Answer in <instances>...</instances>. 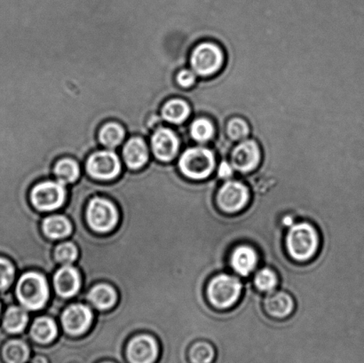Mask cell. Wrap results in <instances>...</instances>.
I'll return each instance as SVG.
<instances>
[{
  "label": "cell",
  "mask_w": 364,
  "mask_h": 363,
  "mask_svg": "<svg viewBox=\"0 0 364 363\" xmlns=\"http://www.w3.org/2000/svg\"><path fill=\"white\" fill-rule=\"evenodd\" d=\"M176 179L172 166L156 161L140 172L127 170L117 180L85 177L89 197L109 198L122 213L116 232L105 237L89 230L85 192L76 185L78 191L74 187L70 193L65 212L73 224L70 239L80 250L77 300H85L97 282L112 283L119 294L115 307L99 311L95 326L83 336L95 350L124 357L127 340L140 332L158 337L165 350L178 330L185 329Z\"/></svg>",
  "instance_id": "1"
},
{
  "label": "cell",
  "mask_w": 364,
  "mask_h": 363,
  "mask_svg": "<svg viewBox=\"0 0 364 363\" xmlns=\"http://www.w3.org/2000/svg\"><path fill=\"white\" fill-rule=\"evenodd\" d=\"M320 244L318 231L306 222L294 223L289 227L285 236L287 254L297 262H306L315 257Z\"/></svg>",
  "instance_id": "2"
},
{
  "label": "cell",
  "mask_w": 364,
  "mask_h": 363,
  "mask_svg": "<svg viewBox=\"0 0 364 363\" xmlns=\"http://www.w3.org/2000/svg\"><path fill=\"white\" fill-rule=\"evenodd\" d=\"M16 296L24 308L38 311L46 307L50 298L48 279L37 271L25 272L16 286Z\"/></svg>",
  "instance_id": "3"
},
{
  "label": "cell",
  "mask_w": 364,
  "mask_h": 363,
  "mask_svg": "<svg viewBox=\"0 0 364 363\" xmlns=\"http://www.w3.org/2000/svg\"><path fill=\"white\" fill-rule=\"evenodd\" d=\"M85 219L89 229L96 234H109L119 225V209L110 199L95 195L85 206Z\"/></svg>",
  "instance_id": "4"
},
{
  "label": "cell",
  "mask_w": 364,
  "mask_h": 363,
  "mask_svg": "<svg viewBox=\"0 0 364 363\" xmlns=\"http://www.w3.org/2000/svg\"><path fill=\"white\" fill-rule=\"evenodd\" d=\"M242 293L241 280L226 273L213 276L206 286L207 300L213 308L220 310L234 307L240 300Z\"/></svg>",
  "instance_id": "5"
},
{
  "label": "cell",
  "mask_w": 364,
  "mask_h": 363,
  "mask_svg": "<svg viewBox=\"0 0 364 363\" xmlns=\"http://www.w3.org/2000/svg\"><path fill=\"white\" fill-rule=\"evenodd\" d=\"M215 167L213 153L205 148L187 149L179 159V169L182 175L193 180H202L213 173Z\"/></svg>",
  "instance_id": "6"
},
{
  "label": "cell",
  "mask_w": 364,
  "mask_h": 363,
  "mask_svg": "<svg viewBox=\"0 0 364 363\" xmlns=\"http://www.w3.org/2000/svg\"><path fill=\"white\" fill-rule=\"evenodd\" d=\"M85 168L92 179L101 181L117 180L122 173L119 156L112 149L92 152L87 156Z\"/></svg>",
  "instance_id": "7"
},
{
  "label": "cell",
  "mask_w": 364,
  "mask_h": 363,
  "mask_svg": "<svg viewBox=\"0 0 364 363\" xmlns=\"http://www.w3.org/2000/svg\"><path fill=\"white\" fill-rule=\"evenodd\" d=\"M65 185L58 180H44L31 188L30 198L38 211L52 212L62 208L65 204Z\"/></svg>",
  "instance_id": "8"
},
{
  "label": "cell",
  "mask_w": 364,
  "mask_h": 363,
  "mask_svg": "<svg viewBox=\"0 0 364 363\" xmlns=\"http://www.w3.org/2000/svg\"><path fill=\"white\" fill-rule=\"evenodd\" d=\"M251 194L247 186L237 180H228L216 195L218 208L226 215H237L247 207Z\"/></svg>",
  "instance_id": "9"
},
{
  "label": "cell",
  "mask_w": 364,
  "mask_h": 363,
  "mask_svg": "<svg viewBox=\"0 0 364 363\" xmlns=\"http://www.w3.org/2000/svg\"><path fill=\"white\" fill-rule=\"evenodd\" d=\"M94 313L87 305L74 303L64 309L60 315L63 330L67 335L80 337L85 335L91 328Z\"/></svg>",
  "instance_id": "10"
},
{
  "label": "cell",
  "mask_w": 364,
  "mask_h": 363,
  "mask_svg": "<svg viewBox=\"0 0 364 363\" xmlns=\"http://www.w3.org/2000/svg\"><path fill=\"white\" fill-rule=\"evenodd\" d=\"M191 63L196 74L203 77L210 76L223 66V53L217 45L202 43L193 51Z\"/></svg>",
  "instance_id": "11"
},
{
  "label": "cell",
  "mask_w": 364,
  "mask_h": 363,
  "mask_svg": "<svg viewBox=\"0 0 364 363\" xmlns=\"http://www.w3.org/2000/svg\"><path fill=\"white\" fill-rule=\"evenodd\" d=\"M124 353L129 363H155L160 354L159 341L151 334H136L127 343Z\"/></svg>",
  "instance_id": "12"
},
{
  "label": "cell",
  "mask_w": 364,
  "mask_h": 363,
  "mask_svg": "<svg viewBox=\"0 0 364 363\" xmlns=\"http://www.w3.org/2000/svg\"><path fill=\"white\" fill-rule=\"evenodd\" d=\"M153 155L158 161L169 163L176 158L180 148L177 134L167 127H160L151 137Z\"/></svg>",
  "instance_id": "13"
},
{
  "label": "cell",
  "mask_w": 364,
  "mask_h": 363,
  "mask_svg": "<svg viewBox=\"0 0 364 363\" xmlns=\"http://www.w3.org/2000/svg\"><path fill=\"white\" fill-rule=\"evenodd\" d=\"M53 283L58 296L66 300L73 298L81 289L80 269L71 265L63 266L56 270L53 277Z\"/></svg>",
  "instance_id": "14"
},
{
  "label": "cell",
  "mask_w": 364,
  "mask_h": 363,
  "mask_svg": "<svg viewBox=\"0 0 364 363\" xmlns=\"http://www.w3.org/2000/svg\"><path fill=\"white\" fill-rule=\"evenodd\" d=\"M260 158L262 156L258 144L253 141H245L232 152V166L238 172L250 173L258 167Z\"/></svg>",
  "instance_id": "15"
},
{
  "label": "cell",
  "mask_w": 364,
  "mask_h": 363,
  "mask_svg": "<svg viewBox=\"0 0 364 363\" xmlns=\"http://www.w3.org/2000/svg\"><path fill=\"white\" fill-rule=\"evenodd\" d=\"M263 308L270 318L282 320L287 318L294 313L295 302L287 291L274 290L267 293L264 298Z\"/></svg>",
  "instance_id": "16"
},
{
  "label": "cell",
  "mask_w": 364,
  "mask_h": 363,
  "mask_svg": "<svg viewBox=\"0 0 364 363\" xmlns=\"http://www.w3.org/2000/svg\"><path fill=\"white\" fill-rule=\"evenodd\" d=\"M122 155L127 168L134 172L144 168L149 161L148 145L141 136L131 137L123 147Z\"/></svg>",
  "instance_id": "17"
},
{
  "label": "cell",
  "mask_w": 364,
  "mask_h": 363,
  "mask_svg": "<svg viewBox=\"0 0 364 363\" xmlns=\"http://www.w3.org/2000/svg\"><path fill=\"white\" fill-rule=\"evenodd\" d=\"M259 264L258 252L249 244H239L231 251L230 265L241 276H249Z\"/></svg>",
  "instance_id": "18"
},
{
  "label": "cell",
  "mask_w": 364,
  "mask_h": 363,
  "mask_svg": "<svg viewBox=\"0 0 364 363\" xmlns=\"http://www.w3.org/2000/svg\"><path fill=\"white\" fill-rule=\"evenodd\" d=\"M87 300L97 310L106 311L115 307L119 300V294L112 284L98 283L89 291Z\"/></svg>",
  "instance_id": "19"
},
{
  "label": "cell",
  "mask_w": 364,
  "mask_h": 363,
  "mask_svg": "<svg viewBox=\"0 0 364 363\" xmlns=\"http://www.w3.org/2000/svg\"><path fill=\"white\" fill-rule=\"evenodd\" d=\"M42 231L50 239H63L73 234V224L65 215H51L42 220Z\"/></svg>",
  "instance_id": "20"
},
{
  "label": "cell",
  "mask_w": 364,
  "mask_h": 363,
  "mask_svg": "<svg viewBox=\"0 0 364 363\" xmlns=\"http://www.w3.org/2000/svg\"><path fill=\"white\" fill-rule=\"evenodd\" d=\"M30 333L36 343L49 345L58 337V326L49 316H39L32 323Z\"/></svg>",
  "instance_id": "21"
},
{
  "label": "cell",
  "mask_w": 364,
  "mask_h": 363,
  "mask_svg": "<svg viewBox=\"0 0 364 363\" xmlns=\"http://www.w3.org/2000/svg\"><path fill=\"white\" fill-rule=\"evenodd\" d=\"M1 329L10 335L23 332L28 323V315L23 307L9 305L6 309L1 320Z\"/></svg>",
  "instance_id": "22"
},
{
  "label": "cell",
  "mask_w": 364,
  "mask_h": 363,
  "mask_svg": "<svg viewBox=\"0 0 364 363\" xmlns=\"http://www.w3.org/2000/svg\"><path fill=\"white\" fill-rule=\"evenodd\" d=\"M98 141L103 147L114 149L119 147L126 138L124 127L117 121L110 120L99 128Z\"/></svg>",
  "instance_id": "23"
},
{
  "label": "cell",
  "mask_w": 364,
  "mask_h": 363,
  "mask_svg": "<svg viewBox=\"0 0 364 363\" xmlns=\"http://www.w3.org/2000/svg\"><path fill=\"white\" fill-rule=\"evenodd\" d=\"M186 357L188 363H214L217 359L216 347L208 340H196L189 345Z\"/></svg>",
  "instance_id": "24"
},
{
  "label": "cell",
  "mask_w": 364,
  "mask_h": 363,
  "mask_svg": "<svg viewBox=\"0 0 364 363\" xmlns=\"http://www.w3.org/2000/svg\"><path fill=\"white\" fill-rule=\"evenodd\" d=\"M53 173L56 177V180L60 183H75L80 177V163L76 159L66 156L56 161L53 166Z\"/></svg>",
  "instance_id": "25"
},
{
  "label": "cell",
  "mask_w": 364,
  "mask_h": 363,
  "mask_svg": "<svg viewBox=\"0 0 364 363\" xmlns=\"http://www.w3.org/2000/svg\"><path fill=\"white\" fill-rule=\"evenodd\" d=\"M1 355L6 363H27L31 357V348L23 340H9L3 344Z\"/></svg>",
  "instance_id": "26"
},
{
  "label": "cell",
  "mask_w": 364,
  "mask_h": 363,
  "mask_svg": "<svg viewBox=\"0 0 364 363\" xmlns=\"http://www.w3.org/2000/svg\"><path fill=\"white\" fill-rule=\"evenodd\" d=\"M161 115L166 122L179 124L191 115V107L184 99H171L163 105Z\"/></svg>",
  "instance_id": "27"
},
{
  "label": "cell",
  "mask_w": 364,
  "mask_h": 363,
  "mask_svg": "<svg viewBox=\"0 0 364 363\" xmlns=\"http://www.w3.org/2000/svg\"><path fill=\"white\" fill-rule=\"evenodd\" d=\"M253 283L259 291L269 293L277 289L278 283H279V278L274 270L270 268H263L256 273Z\"/></svg>",
  "instance_id": "28"
},
{
  "label": "cell",
  "mask_w": 364,
  "mask_h": 363,
  "mask_svg": "<svg viewBox=\"0 0 364 363\" xmlns=\"http://www.w3.org/2000/svg\"><path fill=\"white\" fill-rule=\"evenodd\" d=\"M53 257L59 264L63 266L71 265L80 257V250L73 241L63 242L55 247Z\"/></svg>",
  "instance_id": "29"
},
{
  "label": "cell",
  "mask_w": 364,
  "mask_h": 363,
  "mask_svg": "<svg viewBox=\"0 0 364 363\" xmlns=\"http://www.w3.org/2000/svg\"><path fill=\"white\" fill-rule=\"evenodd\" d=\"M16 268L6 256L0 255V294L6 293L16 280Z\"/></svg>",
  "instance_id": "30"
},
{
  "label": "cell",
  "mask_w": 364,
  "mask_h": 363,
  "mask_svg": "<svg viewBox=\"0 0 364 363\" xmlns=\"http://www.w3.org/2000/svg\"><path fill=\"white\" fill-rule=\"evenodd\" d=\"M191 134L195 141L205 142L209 141L214 134V126L205 119H196L191 127Z\"/></svg>",
  "instance_id": "31"
},
{
  "label": "cell",
  "mask_w": 364,
  "mask_h": 363,
  "mask_svg": "<svg viewBox=\"0 0 364 363\" xmlns=\"http://www.w3.org/2000/svg\"><path fill=\"white\" fill-rule=\"evenodd\" d=\"M228 134L235 141L247 137L250 128L247 123L241 119H233L228 124Z\"/></svg>",
  "instance_id": "32"
},
{
  "label": "cell",
  "mask_w": 364,
  "mask_h": 363,
  "mask_svg": "<svg viewBox=\"0 0 364 363\" xmlns=\"http://www.w3.org/2000/svg\"><path fill=\"white\" fill-rule=\"evenodd\" d=\"M177 84L182 88L191 87L196 82V75L192 70H182L176 76Z\"/></svg>",
  "instance_id": "33"
},
{
  "label": "cell",
  "mask_w": 364,
  "mask_h": 363,
  "mask_svg": "<svg viewBox=\"0 0 364 363\" xmlns=\"http://www.w3.org/2000/svg\"><path fill=\"white\" fill-rule=\"evenodd\" d=\"M233 166L227 162H223L220 163L219 170H218V175L221 179H230L233 175Z\"/></svg>",
  "instance_id": "34"
},
{
  "label": "cell",
  "mask_w": 364,
  "mask_h": 363,
  "mask_svg": "<svg viewBox=\"0 0 364 363\" xmlns=\"http://www.w3.org/2000/svg\"><path fill=\"white\" fill-rule=\"evenodd\" d=\"M31 363H49L48 358L45 357L44 355L38 354L35 355L33 358H32Z\"/></svg>",
  "instance_id": "35"
},
{
  "label": "cell",
  "mask_w": 364,
  "mask_h": 363,
  "mask_svg": "<svg viewBox=\"0 0 364 363\" xmlns=\"http://www.w3.org/2000/svg\"><path fill=\"white\" fill-rule=\"evenodd\" d=\"M283 223L285 227H290L291 225H294V218L291 216H285L283 220Z\"/></svg>",
  "instance_id": "36"
},
{
  "label": "cell",
  "mask_w": 364,
  "mask_h": 363,
  "mask_svg": "<svg viewBox=\"0 0 364 363\" xmlns=\"http://www.w3.org/2000/svg\"><path fill=\"white\" fill-rule=\"evenodd\" d=\"M2 308H3L2 301H1V300H0V318H1Z\"/></svg>",
  "instance_id": "37"
},
{
  "label": "cell",
  "mask_w": 364,
  "mask_h": 363,
  "mask_svg": "<svg viewBox=\"0 0 364 363\" xmlns=\"http://www.w3.org/2000/svg\"><path fill=\"white\" fill-rule=\"evenodd\" d=\"M102 363H115V362H102Z\"/></svg>",
  "instance_id": "38"
},
{
  "label": "cell",
  "mask_w": 364,
  "mask_h": 363,
  "mask_svg": "<svg viewBox=\"0 0 364 363\" xmlns=\"http://www.w3.org/2000/svg\"><path fill=\"white\" fill-rule=\"evenodd\" d=\"M53 345H55V344H53ZM56 347H58V346H56ZM64 348H65V350H69V348H66V347H64Z\"/></svg>",
  "instance_id": "39"
}]
</instances>
